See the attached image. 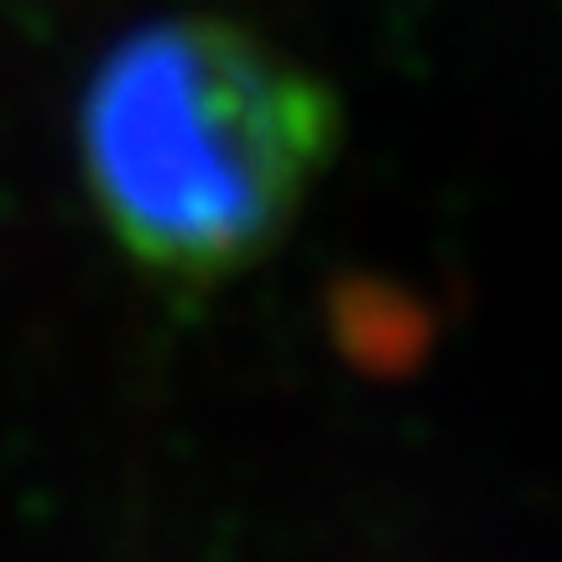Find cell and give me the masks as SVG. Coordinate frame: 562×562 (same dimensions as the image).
<instances>
[{
	"label": "cell",
	"mask_w": 562,
	"mask_h": 562,
	"mask_svg": "<svg viewBox=\"0 0 562 562\" xmlns=\"http://www.w3.org/2000/svg\"><path fill=\"white\" fill-rule=\"evenodd\" d=\"M328 83L220 16H167L121 37L83 89L89 203L167 286H220L292 229L328 172Z\"/></svg>",
	"instance_id": "1"
}]
</instances>
